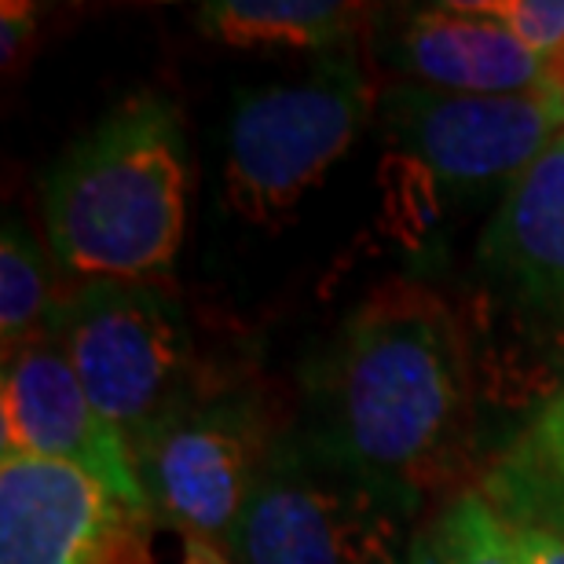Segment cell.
Here are the masks:
<instances>
[{
    "label": "cell",
    "mask_w": 564,
    "mask_h": 564,
    "mask_svg": "<svg viewBox=\"0 0 564 564\" xmlns=\"http://www.w3.org/2000/svg\"><path fill=\"white\" fill-rule=\"evenodd\" d=\"M469 356L455 312L419 282H386L345 326L330 451L419 502L469 436Z\"/></svg>",
    "instance_id": "obj_1"
},
{
    "label": "cell",
    "mask_w": 564,
    "mask_h": 564,
    "mask_svg": "<svg viewBox=\"0 0 564 564\" xmlns=\"http://www.w3.org/2000/svg\"><path fill=\"white\" fill-rule=\"evenodd\" d=\"M52 253L82 282H151L173 268L187 224L180 126L129 99L77 140L44 187Z\"/></svg>",
    "instance_id": "obj_2"
},
{
    "label": "cell",
    "mask_w": 564,
    "mask_h": 564,
    "mask_svg": "<svg viewBox=\"0 0 564 564\" xmlns=\"http://www.w3.org/2000/svg\"><path fill=\"white\" fill-rule=\"evenodd\" d=\"M411 510L414 499L348 466L330 447H275L231 557L239 564H408Z\"/></svg>",
    "instance_id": "obj_3"
},
{
    "label": "cell",
    "mask_w": 564,
    "mask_h": 564,
    "mask_svg": "<svg viewBox=\"0 0 564 564\" xmlns=\"http://www.w3.org/2000/svg\"><path fill=\"white\" fill-rule=\"evenodd\" d=\"M367 77L348 55L253 88L228 121V202L250 224H275L352 147L367 115Z\"/></svg>",
    "instance_id": "obj_4"
},
{
    "label": "cell",
    "mask_w": 564,
    "mask_h": 564,
    "mask_svg": "<svg viewBox=\"0 0 564 564\" xmlns=\"http://www.w3.org/2000/svg\"><path fill=\"white\" fill-rule=\"evenodd\" d=\"M88 400L137 458L147 433L184 392L187 334L151 282H82L52 319Z\"/></svg>",
    "instance_id": "obj_5"
},
{
    "label": "cell",
    "mask_w": 564,
    "mask_h": 564,
    "mask_svg": "<svg viewBox=\"0 0 564 564\" xmlns=\"http://www.w3.org/2000/svg\"><path fill=\"white\" fill-rule=\"evenodd\" d=\"M268 455L250 397L184 389L140 444L137 469L151 513L231 554Z\"/></svg>",
    "instance_id": "obj_6"
},
{
    "label": "cell",
    "mask_w": 564,
    "mask_h": 564,
    "mask_svg": "<svg viewBox=\"0 0 564 564\" xmlns=\"http://www.w3.org/2000/svg\"><path fill=\"white\" fill-rule=\"evenodd\" d=\"M392 126L411 162L440 184H513L550 143L564 137V93L554 85L517 96H451L419 88L400 96Z\"/></svg>",
    "instance_id": "obj_7"
},
{
    "label": "cell",
    "mask_w": 564,
    "mask_h": 564,
    "mask_svg": "<svg viewBox=\"0 0 564 564\" xmlns=\"http://www.w3.org/2000/svg\"><path fill=\"white\" fill-rule=\"evenodd\" d=\"M0 422H4L0 429L4 458L70 462L104 484L121 506L151 513L129 444L88 400L82 378L74 375L52 330L4 359Z\"/></svg>",
    "instance_id": "obj_8"
},
{
    "label": "cell",
    "mask_w": 564,
    "mask_h": 564,
    "mask_svg": "<svg viewBox=\"0 0 564 564\" xmlns=\"http://www.w3.org/2000/svg\"><path fill=\"white\" fill-rule=\"evenodd\" d=\"M118 499L70 462H0V564H93Z\"/></svg>",
    "instance_id": "obj_9"
},
{
    "label": "cell",
    "mask_w": 564,
    "mask_h": 564,
    "mask_svg": "<svg viewBox=\"0 0 564 564\" xmlns=\"http://www.w3.org/2000/svg\"><path fill=\"white\" fill-rule=\"evenodd\" d=\"M480 257L513 290L517 308L561 330L564 341V137L510 184Z\"/></svg>",
    "instance_id": "obj_10"
},
{
    "label": "cell",
    "mask_w": 564,
    "mask_h": 564,
    "mask_svg": "<svg viewBox=\"0 0 564 564\" xmlns=\"http://www.w3.org/2000/svg\"><path fill=\"white\" fill-rule=\"evenodd\" d=\"M400 59L414 82L451 96H517L550 85L543 55L524 48L499 19L458 0L408 19Z\"/></svg>",
    "instance_id": "obj_11"
},
{
    "label": "cell",
    "mask_w": 564,
    "mask_h": 564,
    "mask_svg": "<svg viewBox=\"0 0 564 564\" xmlns=\"http://www.w3.org/2000/svg\"><path fill=\"white\" fill-rule=\"evenodd\" d=\"M364 4L341 0H213L198 26L228 48H334L364 22Z\"/></svg>",
    "instance_id": "obj_12"
},
{
    "label": "cell",
    "mask_w": 564,
    "mask_h": 564,
    "mask_svg": "<svg viewBox=\"0 0 564 564\" xmlns=\"http://www.w3.org/2000/svg\"><path fill=\"white\" fill-rule=\"evenodd\" d=\"M48 319H55V308L44 253L19 220H8L4 239H0V337H4V359L48 334Z\"/></svg>",
    "instance_id": "obj_13"
},
{
    "label": "cell",
    "mask_w": 564,
    "mask_h": 564,
    "mask_svg": "<svg viewBox=\"0 0 564 564\" xmlns=\"http://www.w3.org/2000/svg\"><path fill=\"white\" fill-rule=\"evenodd\" d=\"M502 495V517H535L561 513L564 506V389L546 403L539 422L528 436V455L517 458V466L506 484H495ZM564 524V521H561Z\"/></svg>",
    "instance_id": "obj_14"
},
{
    "label": "cell",
    "mask_w": 564,
    "mask_h": 564,
    "mask_svg": "<svg viewBox=\"0 0 564 564\" xmlns=\"http://www.w3.org/2000/svg\"><path fill=\"white\" fill-rule=\"evenodd\" d=\"M444 564H521L510 528L484 495H462L433 528Z\"/></svg>",
    "instance_id": "obj_15"
},
{
    "label": "cell",
    "mask_w": 564,
    "mask_h": 564,
    "mask_svg": "<svg viewBox=\"0 0 564 564\" xmlns=\"http://www.w3.org/2000/svg\"><path fill=\"white\" fill-rule=\"evenodd\" d=\"M458 4L499 19L524 48L543 59L564 44V0H458Z\"/></svg>",
    "instance_id": "obj_16"
},
{
    "label": "cell",
    "mask_w": 564,
    "mask_h": 564,
    "mask_svg": "<svg viewBox=\"0 0 564 564\" xmlns=\"http://www.w3.org/2000/svg\"><path fill=\"white\" fill-rule=\"evenodd\" d=\"M506 528H510L513 550H517V557H521V564H564V524L506 521Z\"/></svg>",
    "instance_id": "obj_17"
},
{
    "label": "cell",
    "mask_w": 564,
    "mask_h": 564,
    "mask_svg": "<svg viewBox=\"0 0 564 564\" xmlns=\"http://www.w3.org/2000/svg\"><path fill=\"white\" fill-rule=\"evenodd\" d=\"M33 41V8L30 4H4V19H0V44H4V70L11 74Z\"/></svg>",
    "instance_id": "obj_18"
},
{
    "label": "cell",
    "mask_w": 564,
    "mask_h": 564,
    "mask_svg": "<svg viewBox=\"0 0 564 564\" xmlns=\"http://www.w3.org/2000/svg\"><path fill=\"white\" fill-rule=\"evenodd\" d=\"M180 564H235L228 557V550L202 543V539H184V561Z\"/></svg>",
    "instance_id": "obj_19"
},
{
    "label": "cell",
    "mask_w": 564,
    "mask_h": 564,
    "mask_svg": "<svg viewBox=\"0 0 564 564\" xmlns=\"http://www.w3.org/2000/svg\"><path fill=\"white\" fill-rule=\"evenodd\" d=\"M408 564H444V557H440V546H436L433 532H425L422 539H414Z\"/></svg>",
    "instance_id": "obj_20"
},
{
    "label": "cell",
    "mask_w": 564,
    "mask_h": 564,
    "mask_svg": "<svg viewBox=\"0 0 564 564\" xmlns=\"http://www.w3.org/2000/svg\"><path fill=\"white\" fill-rule=\"evenodd\" d=\"M546 77H550V85H554L557 93H564V44L554 55H546Z\"/></svg>",
    "instance_id": "obj_21"
}]
</instances>
